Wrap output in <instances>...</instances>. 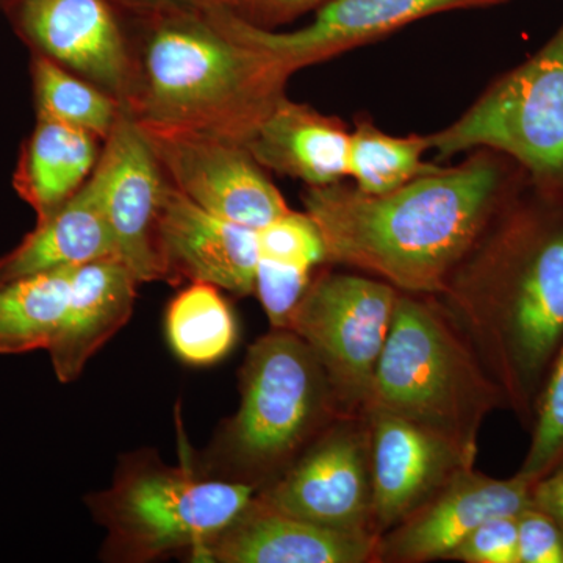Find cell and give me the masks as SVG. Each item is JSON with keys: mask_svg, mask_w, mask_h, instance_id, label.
Returning a JSON list of instances; mask_svg holds the SVG:
<instances>
[{"mask_svg": "<svg viewBox=\"0 0 563 563\" xmlns=\"http://www.w3.org/2000/svg\"><path fill=\"white\" fill-rule=\"evenodd\" d=\"M435 298L531 431L563 344V198L526 179Z\"/></svg>", "mask_w": 563, "mask_h": 563, "instance_id": "obj_1", "label": "cell"}, {"mask_svg": "<svg viewBox=\"0 0 563 563\" xmlns=\"http://www.w3.org/2000/svg\"><path fill=\"white\" fill-rule=\"evenodd\" d=\"M387 195H365L343 181L306 187L302 202L321 233L325 265L368 274L410 295L437 296L526 184L498 152H470Z\"/></svg>", "mask_w": 563, "mask_h": 563, "instance_id": "obj_2", "label": "cell"}, {"mask_svg": "<svg viewBox=\"0 0 563 563\" xmlns=\"http://www.w3.org/2000/svg\"><path fill=\"white\" fill-rule=\"evenodd\" d=\"M143 24L125 99L141 128L203 133L246 146L287 96L290 76L203 13L166 14Z\"/></svg>", "mask_w": 563, "mask_h": 563, "instance_id": "obj_3", "label": "cell"}, {"mask_svg": "<svg viewBox=\"0 0 563 563\" xmlns=\"http://www.w3.org/2000/svg\"><path fill=\"white\" fill-rule=\"evenodd\" d=\"M239 410L222 424L207 454L220 479L272 483L340 417L328 374L303 340L272 329L250 350L240 372Z\"/></svg>", "mask_w": 563, "mask_h": 563, "instance_id": "obj_4", "label": "cell"}, {"mask_svg": "<svg viewBox=\"0 0 563 563\" xmlns=\"http://www.w3.org/2000/svg\"><path fill=\"white\" fill-rule=\"evenodd\" d=\"M369 409L477 450L485 418L506 401L439 299L399 291Z\"/></svg>", "mask_w": 563, "mask_h": 563, "instance_id": "obj_5", "label": "cell"}, {"mask_svg": "<svg viewBox=\"0 0 563 563\" xmlns=\"http://www.w3.org/2000/svg\"><path fill=\"white\" fill-rule=\"evenodd\" d=\"M257 490L136 455L125 459L109 490L88 503L109 532L110 558L150 562L181 550L195 553L228 529Z\"/></svg>", "mask_w": 563, "mask_h": 563, "instance_id": "obj_6", "label": "cell"}, {"mask_svg": "<svg viewBox=\"0 0 563 563\" xmlns=\"http://www.w3.org/2000/svg\"><path fill=\"white\" fill-rule=\"evenodd\" d=\"M439 161L477 150L520 166L537 190L563 198V24L442 131L426 135Z\"/></svg>", "mask_w": 563, "mask_h": 563, "instance_id": "obj_7", "label": "cell"}, {"mask_svg": "<svg viewBox=\"0 0 563 563\" xmlns=\"http://www.w3.org/2000/svg\"><path fill=\"white\" fill-rule=\"evenodd\" d=\"M399 290L363 273L320 272L288 331L312 350L343 415H365Z\"/></svg>", "mask_w": 563, "mask_h": 563, "instance_id": "obj_8", "label": "cell"}, {"mask_svg": "<svg viewBox=\"0 0 563 563\" xmlns=\"http://www.w3.org/2000/svg\"><path fill=\"white\" fill-rule=\"evenodd\" d=\"M255 501L324 528L377 536L366 415L333 421L284 473L258 488Z\"/></svg>", "mask_w": 563, "mask_h": 563, "instance_id": "obj_9", "label": "cell"}, {"mask_svg": "<svg viewBox=\"0 0 563 563\" xmlns=\"http://www.w3.org/2000/svg\"><path fill=\"white\" fill-rule=\"evenodd\" d=\"M504 2L507 0H329L317 9L310 24L291 32L252 24L224 3L202 13L214 27L291 77L433 14Z\"/></svg>", "mask_w": 563, "mask_h": 563, "instance_id": "obj_10", "label": "cell"}, {"mask_svg": "<svg viewBox=\"0 0 563 563\" xmlns=\"http://www.w3.org/2000/svg\"><path fill=\"white\" fill-rule=\"evenodd\" d=\"M141 129L168 184L201 209L254 231L291 210L243 144L203 133Z\"/></svg>", "mask_w": 563, "mask_h": 563, "instance_id": "obj_11", "label": "cell"}, {"mask_svg": "<svg viewBox=\"0 0 563 563\" xmlns=\"http://www.w3.org/2000/svg\"><path fill=\"white\" fill-rule=\"evenodd\" d=\"M92 169L118 261L139 279L168 282L161 244V211L166 177L146 133L122 101L117 124Z\"/></svg>", "mask_w": 563, "mask_h": 563, "instance_id": "obj_12", "label": "cell"}, {"mask_svg": "<svg viewBox=\"0 0 563 563\" xmlns=\"http://www.w3.org/2000/svg\"><path fill=\"white\" fill-rule=\"evenodd\" d=\"M374 529L390 531L455 477L476 466L477 450L380 409H369Z\"/></svg>", "mask_w": 563, "mask_h": 563, "instance_id": "obj_13", "label": "cell"}, {"mask_svg": "<svg viewBox=\"0 0 563 563\" xmlns=\"http://www.w3.org/2000/svg\"><path fill=\"white\" fill-rule=\"evenodd\" d=\"M22 33L63 68L125 101L133 58L111 0H10Z\"/></svg>", "mask_w": 563, "mask_h": 563, "instance_id": "obj_14", "label": "cell"}, {"mask_svg": "<svg viewBox=\"0 0 563 563\" xmlns=\"http://www.w3.org/2000/svg\"><path fill=\"white\" fill-rule=\"evenodd\" d=\"M532 484L515 474L496 479L466 470L401 525L383 533L376 562L426 563L451 559L484 521L518 517L531 506Z\"/></svg>", "mask_w": 563, "mask_h": 563, "instance_id": "obj_15", "label": "cell"}, {"mask_svg": "<svg viewBox=\"0 0 563 563\" xmlns=\"http://www.w3.org/2000/svg\"><path fill=\"white\" fill-rule=\"evenodd\" d=\"M158 244L168 282H206L233 295H254L258 231L196 206L166 180Z\"/></svg>", "mask_w": 563, "mask_h": 563, "instance_id": "obj_16", "label": "cell"}, {"mask_svg": "<svg viewBox=\"0 0 563 563\" xmlns=\"http://www.w3.org/2000/svg\"><path fill=\"white\" fill-rule=\"evenodd\" d=\"M379 536L344 532L277 512L252 499L220 536L191 553L196 562L368 563L376 562Z\"/></svg>", "mask_w": 563, "mask_h": 563, "instance_id": "obj_17", "label": "cell"}, {"mask_svg": "<svg viewBox=\"0 0 563 563\" xmlns=\"http://www.w3.org/2000/svg\"><path fill=\"white\" fill-rule=\"evenodd\" d=\"M139 284L118 258H101L73 269L68 307L47 347L62 384L74 383L92 355L129 321Z\"/></svg>", "mask_w": 563, "mask_h": 563, "instance_id": "obj_18", "label": "cell"}, {"mask_svg": "<svg viewBox=\"0 0 563 563\" xmlns=\"http://www.w3.org/2000/svg\"><path fill=\"white\" fill-rule=\"evenodd\" d=\"M351 129L288 96L263 121L246 150L265 169L302 180L306 187H328L347 177Z\"/></svg>", "mask_w": 563, "mask_h": 563, "instance_id": "obj_19", "label": "cell"}, {"mask_svg": "<svg viewBox=\"0 0 563 563\" xmlns=\"http://www.w3.org/2000/svg\"><path fill=\"white\" fill-rule=\"evenodd\" d=\"M101 258H117V252L91 173L73 198L0 261V284Z\"/></svg>", "mask_w": 563, "mask_h": 563, "instance_id": "obj_20", "label": "cell"}, {"mask_svg": "<svg viewBox=\"0 0 563 563\" xmlns=\"http://www.w3.org/2000/svg\"><path fill=\"white\" fill-rule=\"evenodd\" d=\"M98 136L60 122L40 120L21 169L20 190L38 213L51 218L87 181L98 163Z\"/></svg>", "mask_w": 563, "mask_h": 563, "instance_id": "obj_21", "label": "cell"}, {"mask_svg": "<svg viewBox=\"0 0 563 563\" xmlns=\"http://www.w3.org/2000/svg\"><path fill=\"white\" fill-rule=\"evenodd\" d=\"M73 269H51L0 284V354L47 351L68 307Z\"/></svg>", "mask_w": 563, "mask_h": 563, "instance_id": "obj_22", "label": "cell"}, {"mask_svg": "<svg viewBox=\"0 0 563 563\" xmlns=\"http://www.w3.org/2000/svg\"><path fill=\"white\" fill-rule=\"evenodd\" d=\"M166 336L174 354L192 366H209L224 358L239 340V325L221 290L191 282L169 302Z\"/></svg>", "mask_w": 563, "mask_h": 563, "instance_id": "obj_23", "label": "cell"}, {"mask_svg": "<svg viewBox=\"0 0 563 563\" xmlns=\"http://www.w3.org/2000/svg\"><path fill=\"white\" fill-rule=\"evenodd\" d=\"M428 151L426 135H388L361 117L351 131L347 177L365 195H387L440 168L422 161Z\"/></svg>", "mask_w": 563, "mask_h": 563, "instance_id": "obj_24", "label": "cell"}, {"mask_svg": "<svg viewBox=\"0 0 563 563\" xmlns=\"http://www.w3.org/2000/svg\"><path fill=\"white\" fill-rule=\"evenodd\" d=\"M35 95L40 120L60 122L106 140L117 124L121 99L57 62L41 55L35 62Z\"/></svg>", "mask_w": 563, "mask_h": 563, "instance_id": "obj_25", "label": "cell"}, {"mask_svg": "<svg viewBox=\"0 0 563 563\" xmlns=\"http://www.w3.org/2000/svg\"><path fill=\"white\" fill-rule=\"evenodd\" d=\"M531 444L518 476L537 483L563 463V344L537 404Z\"/></svg>", "mask_w": 563, "mask_h": 563, "instance_id": "obj_26", "label": "cell"}, {"mask_svg": "<svg viewBox=\"0 0 563 563\" xmlns=\"http://www.w3.org/2000/svg\"><path fill=\"white\" fill-rule=\"evenodd\" d=\"M258 252L263 258L301 266L312 272L325 265L321 233L306 211H287L272 224L261 229Z\"/></svg>", "mask_w": 563, "mask_h": 563, "instance_id": "obj_27", "label": "cell"}, {"mask_svg": "<svg viewBox=\"0 0 563 563\" xmlns=\"http://www.w3.org/2000/svg\"><path fill=\"white\" fill-rule=\"evenodd\" d=\"M314 272L258 257L255 290L272 329H288Z\"/></svg>", "mask_w": 563, "mask_h": 563, "instance_id": "obj_28", "label": "cell"}, {"mask_svg": "<svg viewBox=\"0 0 563 563\" xmlns=\"http://www.w3.org/2000/svg\"><path fill=\"white\" fill-rule=\"evenodd\" d=\"M450 561L465 563L518 562L517 517H496L484 521L454 551Z\"/></svg>", "mask_w": 563, "mask_h": 563, "instance_id": "obj_29", "label": "cell"}, {"mask_svg": "<svg viewBox=\"0 0 563 563\" xmlns=\"http://www.w3.org/2000/svg\"><path fill=\"white\" fill-rule=\"evenodd\" d=\"M518 562L563 563V529L550 515L529 506L517 517Z\"/></svg>", "mask_w": 563, "mask_h": 563, "instance_id": "obj_30", "label": "cell"}, {"mask_svg": "<svg viewBox=\"0 0 563 563\" xmlns=\"http://www.w3.org/2000/svg\"><path fill=\"white\" fill-rule=\"evenodd\" d=\"M329 0H228L224 5L243 20L265 29L287 24L310 10L320 9Z\"/></svg>", "mask_w": 563, "mask_h": 563, "instance_id": "obj_31", "label": "cell"}, {"mask_svg": "<svg viewBox=\"0 0 563 563\" xmlns=\"http://www.w3.org/2000/svg\"><path fill=\"white\" fill-rule=\"evenodd\" d=\"M118 10L131 13L140 21L177 13H202L203 10L228 0H111Z\"/></svg>", "mask_w": 563, "mask_h": 563, "instance_id": "obj_32", "label": "cell"}, {"mask_svg": "<svg viewBox=\"0 0 563 563\" xmlns=\"http://www.w3.org/2000/svg\"><path fill=\"white\" fill-rule=\"evenodd\" d=\"M531 506L550 515L563 529V463L532 484Z\"/></svg>", "mask_w": 563, "mask_h": 563, "instance_id": "obj_33", "label": "cell"}]
</instances>
